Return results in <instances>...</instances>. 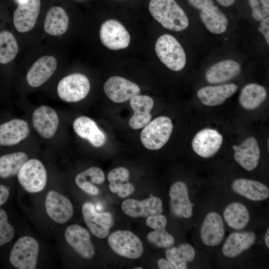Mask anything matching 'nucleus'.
Returning a JSON list of instances; mask_svg holds the SVG:
<instances>
[{
	"instance_id": "1",
	"label": "nucleus",
	"mask_w": 269,
	"mask_h": 269,
	"mask_svg": "<svg viewBox=\"0 0 269 269\" xmlns=\"http://www.w3.org/2000/svg\"><path fill=\"white\" fill-rule=\"evenodd\" d=\"M149 10L152 17L167 29L179 32L189 25L186 13L175 0H150Z\"/></svg>"
},
{
	"instance_id": "2",
	"label": "nucleus",
	"mask_w": 269,
	"mask_h": 269,
	"mask_svg": "<svg viewBox=\"0 0 269 269\" xmlns=\"http://www.w3.org/2000/svg\"><path fill=\"white\" fill-rule=\"evenodd\" d=\"M29 123L32 130L46 141L52 140L58 135L62 125L58 111L47 105L38 106L32 110Z\"/></svg>"
},
{
	"instance_id": "3",
	"label": "nucleus",
	"mask_w": 269,
	"mask_h": 269,
	"mask_svg": "<svg viewBox=\"0 0 269 269\" xmlns=\"http://www.w3.org/2000/svg\"><path fill=\"white\" fill-rule=\"evenodd\" d=\"M155 51L160 61L172 71H181L186 65V55L182 46L170 34H164L158 38Z\"/></svg>"
},
{
	"instance_id": "4",
	"label": "nucleus",
	"mask_w": 269,
	"mask_h": 269,
	"mask_svg": "<svg viewBox=\"0 0 269 269\" xmlns=\"http://www.w3.org/2000/svg\"><path fill=\"white\" fill-rule=\"evenodd\" d=\"M173 130L170 118L159 116L148 123L140 134L143 146L150 150H158L168 141Z\"/></svg>"
},
{
	"instance_id": "5",
	"label": "nucleus",
	"mask_w": 269,
	"mask_h": 269,
	"mask_svg": "<svg viewBox=\"0 0 269 269\" xmlns=\"http://www.w3.org/2000/svg\"><path fill=\"white\" fill-rule=\"evenodd\" d=\"M22 187L29 193L42 191L47 180V173L43 162L37 158H29L16 175Z\"/></svg>"
},
{
	"instance_id": "6",
	"label": "nucleus",
	"mask_w": 269,
	"mask_h": 269,
	"mask_svg": "<svg viewBox=\"0 0 269 269\" xmlns=\"http://www.w3.org/2000/svg\"><path fill=\"white\" fill-rule=\"evenodd\" d=\"M39 246L38 241L30 236L18 239L9 255V262L18 269H34L36 267Z\"/></svg>"
},
{
	"instance_id": "7",
	"label": "nucleus",
	"mask_w": 269,
	"mask_h": 269,
	"mask_svg": "<svg viewBox=\"0 0 269 269\" xmlns=\"http://www.w3.org/2000/svg\"><path fill=\"white\" fill-rule=\"evenodd\" d=\"M88 77L81 73H72L61 79L57 86L59 98L66 103H76L85 99L89 93Z\"/></svg>"
},
{
	"instance_id": "8",
	"label": "nucleus",
	"mask_w": 269,
	"mask_h": 269,
	"mask_svg": "<svg viewBox=\"0 0 269 269\" xmlns=\"http://www.w3.org/2000/svg\"><path fill=\"white\" fill-rule=\"evenodd\" d=\"M108 243L114 252L128 259H138L143 253L140 239L130 231L118 230L113 232L108 238Z\"/></svg>"
},
{
	"instance_id": "9",
	"label": "nucleus",
	"mask_w": 269,
	"mask_h": 269,
	"mask_svg": "<svg viewBox=\"0 0 269 269\" xmlns=\"http://www.w3.org/2000/svg\"><path fill=\"white\" fill-rule=\"evenodd\" d=\"M82 212L85 223L93 235L100 239L108 236L114 224V218L111 213L98 212L90 202L83 204Z\"/></svg>"
},
{
	"instance_id": "10",
	"label": "nucleus",
	"mask_w": 269,
	"mask_h": 269,
	"mask_svg": "<svg viewBox=\"0 0 269 269\" xmlns=\"http://www.w3.org/2000/svg\"><path fill=\"white\" fill-rule=\"evenodd\" d=\"M29 122L13 118L0 125V145L15 146L25 142L31 134Z\"/></svg>"
},
{
	"instance_id": "11",
	"label": "nucleus",
	"mask_w": 269,
	"mask_h": 269,
	"mask_svg": "<svg viewBox=\"0 0 269 269\" xmlns=\"http://www.w3.org/2000/svg\"><path fill=\"white\" fill-rule=\"evenodd\" d=\"M99 35L102 43L111 50L126 48L131 42L128 31L120 22L115 19H108L102 24Z\"/></svg>"
},
{
	"instance_id": "12",
	"label": "nucleus",
	"mask_w": 269,
	"mask_h": 269,
	"mask_svg": "<svg viewBox=\"0 0 269 269\" xmlns=\"http://www.w3.org/2000/svg\"><path fill=\"white\" fill-rule=\"evenodd\" d=\"M64 236L68 244L82 258L91 260L94 257V247L86 229L78 224L71 225L66 229Z\"/></svg>"
},
{
	"instance_id": "13",
	"label": "nucleus",
	"mask_w": 269,
	"mask_h": 269,
	"mask_svg": "<svg viewBox=\"0 0 269 269\" xmlns=\"http://www.w3.org/2000/svg\"><path fill=\"white\" fill-rule=\"evenodd\" d=\"M48 216L55 222L64 224L68 221L74 213L72 203L66 196L56 191H49L45 200Z\"/></svg>"
},
{
	"instance_id": "14",
	"label": "nucleus",
	"mask_w": 269,
	"mask_h": 269,
	"mask_svg": "<svg viewBox=\"0 0 269 269\" xmlns=\"http://www.w3.org/2000/svg\"><path fill=\"white\" fill-rule=\"evenodd\" d=\"M104 90L112 101L123 103L139 95L140 89L135 83L122 77L112 76L104 85Z\"/></svg>"
},
{
	"instance_id": "15",
	"label": "nucleus",
	"mask_w": 269,
	"mask_h": 269,
	"mask_svg": "<svg viewBox=\"0 0 269 269\" xmlns=\"http://www.w3.org/2000/svg\"><path fill=\"white\" fill-rule=\"evenodd\" d=\"M123 211L132 218H147L160 214L163 212V203L157 197L151 196L143 200L128 199L121 205Z\"/></svg>"
},
{
	"instance_id": "16",
	"label": "nucleus",
	"mask_w": 269,
	"mask_h": 269,
	"mask_svg": "<svg viewBox=\"0 0 269 269\" xmlns=\"http://www.w3.org/2000/svg\"><path fill=\"white\" fill-rule=\"evenodd\" d=\"M223 140L222 135L217 131L205 129L195 134L192 141V147L198 155L209 158L219 151Z\"/></svg>"
},
{
	"instance_id": "17",
	"label": "nucleus",
	"mask_w": 269,
	"mask_h": 269,
	"mask_svg": "<svg viewBox=\"0 0 269 269\" xmlns=\"http://www.w3.org/2000/svg\"><path fill=\"white\" fill-rule=\"evenodd\" d=\"M40 0H24L20 2L13 13V24L16 30L24 33L35 26L39 13Z\"/></svg>"
},
{
	"instance_id": "18",
	"label": "nucleus",
	"mask_w": 269,
	"mask_h": 269,
	"mask_svg": "<svg viewBox=\"0 0 269 269\" xmlns=\"http://www.w3.org/2000/svg\"><path fill=\"white\" fill-rule=\"evenodd\" d=\"M57 66V60L52 56H43L31 66L26 75V81L31 87L37 88L47 82Z\"/></svg>"
},
{
	"instance_id": "19",
	"label": "nucleus",
	"mask_w": 269,
	"mask_h": 269,
	"mask_svg": "<svg viewBox=\"0 0 269 269\" xmlns=\"http://www.w3.org/2000/svg\"><path fill=\"white\" fill-rule=\"evenodd\" d=\"M75 133L81 138L87 140L93 147H100L106 141L104 133L91 118L82 116L76 118L72 124Z\"/></svg>"
},
{
	"instance_id": "20",
	"label": "nucleus",
	"mask_w": 269,
	"mask_h": 269,
	"mask_svg": "<svg viewBox=\"0 0 269 269\" xmlns=\"http://www.w3.org/2000/svg\"><path fill=\"white\" fill-rule=\"evenodd\" d=\"M225 235L223 219L219 214L210 212L205 216L202 224L200 236L206 246H216L222 242Z\"/></svg>"
},
{
	"instance_id": "21",
	"label": "nucleus",
	"mask_w": 269,
	"mask_h": 269,
	"mask_svg": "<svg viewBox=\"0 0 269 269\" xmlns=\"http://www.w3.org/2000/svg\"><path fill=\"white\" fill-rule=\"evenodd\" d=\"M235 160L245 170L250 171L257 167L260 158V149L256 138L251 136L239 145L233 146Z\"/></svg>"
},
{
	"instance_id": "22",
	"label": "nucleus",
	"mask_w": 269,
	"mask_h": 269,
	"mask_svg": "<svg viewBox=\"0 0 269 269\" xmlns=\"http://www.w3.org/2000/svg\"><path fill=\"white\" fill-rule=\"evenodd\" d=\"M169 195L171 210L175 215L186 219L192 216L193 205L185 183L177 181L173 183L170 188Z\"/></svg>"
},
{
	"instance_id": "23",
	"label": "nucleus",
	"mask_w": 269,
	"mask_h": 269,
	"mask_svg": "<svg viewBox=\"0 0 269 269\" xmlns=\"http://www.w3.org/2000/svg\"><path fill=\"white\" fill-rule=\"evenodd\" d=\"M130 105L134 112L129 120L130 127L134 130L144 127L151 119L150 112L154 105L153 99L146 95H137L130 100Z\"/></svg>"
},
{
	"instance_id": "24",
	"label": "nucleus",
	"mask_w": 269,
	"mask_h": 269,
	"mask_svg": "<svg viewBox=\"0 0 269 269\" xmlns=\"http://www.w3.org/2000/svg\"><path fill=\"white\" fill-rule=\"evenodd\" d=\"M238 88L234 83L205 86L197 91V96L204 105L215 106L223 104L237 91Z\"/></svg>"
},
{
	"instance_id": "25",
	"label": "nucleus",
	"mask_w": 269,
	"mask_h": 269,
	"mask_svg": "<svg viewBox=\"0 0 269 269\" xmlns=\"http://www.w3.org/2000/svg\"><path fill=\"white\" fill-rule=\"evenodd\" d=\"M241 70L240 64L233 59L220 61L209 67L205 78L211 84H218L229 81L238 76Z\"/></svg>"
},
{
	"instance_id": "26",
	"label": "nucleus",
	"mask_w": 269,
	"mask_h": 269,
	"mask_svg": "<svg viewBox=\"0 0 269 269\" xmlns=\"http://www.w3.org/2000/svg\"><path fill=\"white\" fill-rule=\"evenodd\" d=\"M231 187L235 192L250 200L262 201L269 197L268 187L256 180L246 178L236 179L233 181Z\"/></svg>"
},
{
	"instance_id": "27",
	"label": "nucleus",
	"mask_w": 269,
	"mask_h": 269,
	"mask_svg": "<svg viewBox=\"0 0 269 269\" xmlns=\"http://www.w3.org/2000/svg\"><path fill=\"white\" fill-rule=\"evenodd\" d=\"M256 236L251 231L230 234L224 244L222 251L226 257L233 258L249 249L255 243Z\"/></svg>"
},
{
	"instance_id": "28",
	"label": "nucleus",
	"mask_w": 269,
	"mask_h": 269,
	"mask_svg": "<svg viewBox=\"0 0 269 269\" xmlns=\"http://www.w3.org/2000/svg\"><path fill=\"white\" fill-rule=\"evenodd\" d=\"M105 179L103 170L99 167L92 166L78 173L75 179L77 185L87 194L96 196L99 188L95 184H101Z\"/></svg>"
},
{
	"instance_id": "29",
	"label": "nucleus",
	"mask_w": 269,
	"mask_h": 269,
	"mask_svg": "<svg viewBox=\"0 0 269 269\" xmlns=\"http://www.w3.org/2000/svg\"><path fill=\"white\" fill-rule=\"evenodd\" d=\"M69 17L65 10L60 6L51 7L46 13L44 23L45 31L53 36H60L67 31Z\"/></svg>"
},
{
	"instance_id": "30",
	"label": "nucleus",
	"mask_w": 269,
	"mask_h": 269,
	"mask_svg": "<svg viewBox=\"0 0 269 269\" xmlns=\"http://www.w3.org/2000/svg\"><path fill=\"white\" fill-rule=\"evenodd\" d=\"M267 96V92L264 87L257 83H250L242 89L239 102L243 108L252 110L262 104Z\"/></svg>"
},
{
	"instance_id": "31",
	"label": "nucleus",
	"mask_w": 269,
	"mask_h": 269,
	"mask_svg": "<svg viewBox=\"0 0 269 269\" xmlns=\"http://www.w3.org/2000/svg\"><path fill=\"white\" fill-rule=\"evenodd\" d=\"M29 159L24 151H17L0 157V177L5 179L17 175L19 170Z\"/></svg>"
},
{
	"instance_id": "32",
	"label": "nucleus",
	"mask_w": 269,
	"mask_h": 269,
	"mask_svg": "<svg viewBox=\"0 0 269 269\" xmlns=\"http://www.w3.org/2000/svg\"><path fill=\"white\" fill-rule=\"evenodd\" d=\"M223 216L227 225L237 230L244 229L250 221L248 210L240 202L229 204L224 209Z\"/></svg>"
},
{
	"instance_id": "33",
	"label": "nucleus",
	"mask_w": 269,
	"mask_h": 269,
	"mask_svg": "<svg viewBox=\"0 0 269 269\" xmlns=\"http://www.w3.org/2000/svg\"><path fill=\"white\" fill-rule=\"evenodd\" d=\"M195 254V251L191 245L183 243L178 247L167 249L165 257L176 269H186L187 263L194 260Z\"/></svg>"
},
{
	"instance_id": "34",
	"label": "nucleus",
	"mask_w": 269,
	"mask_h": 269,
	"mask_svg": "<svg viewBox=\"0 0 269 269\" xmlns=\"http://www.w3.org/2000/svg\"><path fill=\"white\" fill-rule=\"evenodd\" d=\"M18 46L14 35L9 31L0 32V63L7 64L17 54Z\"/></svg>"
},
{
	"instance_id": "35",
	"label": "nucleus",
	"mask_w": 269,
	"mask_h": 269,
	"mask_svg": "<svg viewBox=\"0 0 269 269\" xmlns=\"http://www.w3.org/2000/svg\"><path fill=\"white\" fill-rule=\"evenodd\" d=\"M146 239L150 244L159 248L171 247L175 242L174 237L166 230V227L158 228L148 233Z\"/></svg>"
},
{
	"instance_id": "36",
	"label": "nucleus",
	"mask_w": 269,
	"mask_h": 269,
	"mask_svg": "<svg viewBox=\"0 0 269 269\" xmlns=\"http://www.w3.org/2000/svg\"><path fill=\"white\" fill-rule=\"evenodd\" d=\"M129 178L130 172L126 167H118L112 169L107 176L110 191L117 193L123 184L129 182Z\"/></svg>"
},
{
	"instance_id": "37",
	"label": "nucleus",
	"mask_w": 269,
	"mask_h": 269,
	"mask_svg": "<svg viewBox=\"0 0 269 269\" xmlns=\"http://www.w3.org/2000/svg\"><path fill=\"white\" fill-rule=\"evenodd\" d=\"M14 235V228L8 222L6 212L0 208V247L10 242Z\"/></svg>"
},
{
	"instance_id": "38",
	"label": "nucleus",
	"mask_w": 269,
	"mask_h": 269,
	"mask_svg": "<svg viewBox=\"0 0 269 269\" xmlns=\"http://www.w3.org/2000/svg\"><path fill=\"white\" fill-rule=\"evenodd\" d=\"M253 18L257 21L269 16V0H248Z\"/></svg>"
},
{
	"instance_id": "39",
	"label": "nucleus",
	"mask_w": 269,
	"mask_h": 269,
	"mask_svg": "<svg viewBox=\"0 0 269 269\" xmlns=\"http://www.w3.org/2000/svg\"><path fill=\"white\" fill-rule=\"evenodd\" d=\"M190 5L199 11V14L211 9L215 4L213 0H187Z\"/></svg>"
},
{
	"instance_id": "40",
	"label": "nucleus",
	"mask_w": 269,
	"mask_h": 269,
	"mask_svg": "<svg viewBox=\"0 0 269 269\" xmlns=\"http://www.w3.org/2000/svg\"><path fill=\"white\" fill-rule=\"evenodd\" d=\"M145 222L148 227L153 230L158 228L166 227L167 225L166 218L161 214L147 217Z\"/></svg>"
},
{
	"instance_id": "41",
	"label": "nucleus",
	"mask_w": 269,
	"mask_h": 269,
	"mask_svg": "<svg viewBox=\"0 0 269 269\" xmlns=\"http://www.w3.org/2000/svg\"><path fill=\"white\" fill-rule=\"evenodd\" d=\"M258 30L262 34L266 43L269 45V16L260 21Z\"/></svg>"
},
{
	"instance_id": "42",
	"label": "nucleus",
	"mask_w": 269,
	"mask_h": 269,
	"mask_svg": "<svg viewBox=\"0 0 269 269\" xmlns=\"http://www.w3.org/2000/svg\"><path fill=\"white\" fill-rule=\"evenodd\" d=\"M134 185L129 182L123 184L117 193L120 198H125L132 194L134 191Z\"/></svg>"
},
{
	"instance_id": "43",
	"label": "nucleus",
	"mask_w": 269,
	"mask_h": 269,
	"mask_svg": "<svg viewBox=\"0 0 269 269\" xmlns=\"http://www.w3.org/2000/svg\"><path fill=\"white\" fill-rule=\"evenodd\" d=\"M9 195V192L7 187L0 184V206L7 201Z\"/></svg>"
},
{
	"instance_id": "44",
	"label": "nucleus",
	"mask_w": 269,
	"mask_h": 269,
	"mask_svg": "<svg viewBox=\"0 0 269 269\" xmlns=\"http://www.w3.org/2000/svg\"><path fill=\"white\" fill-rule=\"evenodd\" d=\"M157 265L159 269H176L169 261L163 258L159 259L157 261Z\"/></svg>"
},
{
	"instance_id": "45",
	"label": "nucleus",
	"mask_w": 269,
	"mask_h": 269,
	"mask_svg": "<svg viewBox=\"0 0 269 269\" xmlns=\"http://www.w3.org/2000/svg\"><path fill=\"white\" fill-rule=\"evenodd\" d=\"M216 1L221 6L224 7H229L233 5L236 0H216Z\"/></svg>"
},
{
	"instance_id": "46",
	"label": "nucleus",
	"mask_w": 269,
	"mask_h": 269,
	"mask_svg": "<svg viewBox=\"0 0 269 269\" xmlns=\"http://www.w3.org/2000/svg\"><path fill=\"white\" fill-rule=\"evenodd\" d=\"M265 242L268 249H269V228L267 229L265 235Z\"/></svg>"
},
{
	"instance_id": "47",
	"label": "nucleus",
	"mask_w": 269,
	"mask_h": 269,
	"mask_svg": "<svg viewBox=\"0 0 269 269\" xmlns=\"http://www.w3.org/2000/svg\"><path fill=\"white\" fill-rule=\"evenodd\" d=\"M134 269H142L143 268L142 267H136V268H134Z\"/></svg>"
},
{
	"instance_id": "48",
	"label": "nucleus",
	"mask_w": 269,
	"mask_h": 269,
	"mask_svg": "<svg viewBox=\"0 0 269 269\" xmlns=\"http://www.w3.org/2000/svg\"><path fill=\"white\" fill-rule=\"evenodd\" d=\"M18 0L19 1V2H21V1H23L24 0Z\"/></svg>"
}]
</instances>
